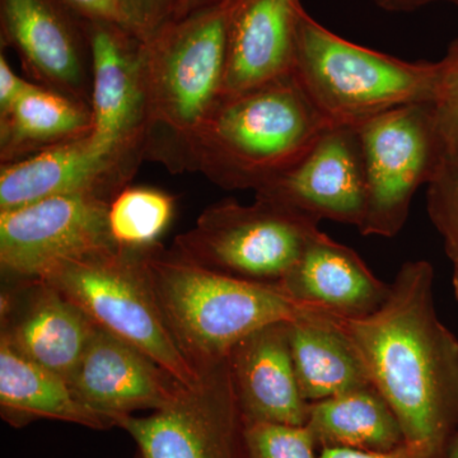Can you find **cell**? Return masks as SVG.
I'll list each match as a JSON object with an SVG mask.
<instances>
[{
    "mask_svg": "<svg viewBox=\"0 0 458 458\" xmlns=\"http://www.w3.org/2000/svg\"><path fill=\"white\" fill-rule=\"evenodd\" d=\"M335 319L399 419L405 441L447 458L458 438V339L437 312L432 264L403 262L378 311Z\"/></svg>",
    "mask_w": 458,
    "mask_h": 458,
    "instance_id": "1",
    "label": "cell"
},
{
    "mask_svg": "<svg viewBox=\"0 0 458 458\" xmlns=\"http://www.w3.org/2000/svg\"><path fill=\"white\" fill-rule=\"evenodd\" d=\"M240 0H214L144 41L146 161L192 172V146L222 98L228 32Z\"/></svg>",
    "mask_w": 458,
    "mask_h": 458,
    "instance_id": "2",
    "label": "cell"
},
{
    "mask_svg": "<svg viewBox=\"0 0 458 458\" xmlns=\"http://www.w3.org/2000/svg\"><path fill=\"white\" fill-rule=\"evenodd\" d=\"M330 123L294 74L219 101L192 146V172L258 191L297 164Z\"/></svg>",
    "mask_w": 458,
    "mask_h": 458,
    "instance_id": "3",
    "label": "cell"
},
{
    "mask_svg": "<svg viewBox=\"0 0 458 458\" xmlns=\"http://www.w3.org/2000/svg\"><path fill=\"white\" fill-rule=\"evenodd\" d=\"M146 261L168 330L198 375L225 360L234 344L256 328L307 311L279 286L222 276L159 242L148 247Z\"/></svg>",
    "mask_w": 458,
    "mask_h": 458,
    "instance_id": "4",
    "label": "cell"
},
{
    "mask_svg": "<svg viewBox=\"0 0 458 458\" xmlns=\"http://www.w3.org/2000/svg\"><path fill=\"white\" fill-rule=\"evenodd\" d=\"M439 62H406L354 44L301 18L294 77L333 126L358 128L394 108L432 102Z\"/></svg>",
    "mask_w": 458,
    "mask_h": 458,
    "instance_id": "5",
    "label": "cell"
},
{
    "mask_svg": "<svg viewBox=\"0 0 458 458\" xmlns=\"http://www.w3.org/2000/svg\"><path fill=\"white\" fill-rule=\"evenodd\" d=\"M147 250L96 247L55 262L40 280L80 307L98 327L146 352L189 387L199 375L181 354L157 302Z\"/></svg>",
    "mask_w": 458,
    "mask_h": 458,
    "instance_id": "6",
    "label": "cell"
},
{
    "mask_svg": "<svg viewBox=\"0 0 458 458\" xmlns=\"http://www.w3.org/2000/svg\"><path fill=\"white\" fill-rule=\"evenodd\" d=\"M318 231V222L282 205L258 198L251 205L225 199L174 238L172 249L222 276L279 286Z\"/></svg>",
    "mask_w": 458,
    "mask_h": 458,
    "instance_id": "7",
    "label": "cell"
},
{
    "mask_svg": "<svg viewBox=\"0 0 458 458\" xmlns=\"http://www.w3.org/2000/svg\"><path fill=\"white\" fill-rule=\"evenodd\" d=\"M92 50L89 155L126 188L146 161L144 41L125 27L87 20Z\"/></svg>",
    "mask_w": 458,
    "mask_h": 458,
    "instance_id": "8",
    "label": "cell"
},
{
    "mask_svg": "<svg viewBox=\"0 0 458 458\" xmlns=\"http://www.w3.org/2000/svg\"><path fill=\"white\" fill-rule=\"evenodd\" d=\"M367 181L363 236L393 238L408 221L412 199L442 165L430 102L394 108L355 128Z\"/></svg>",
    "mask_w": 458,
    "mask_h": 458,
    "instance_id": "9",
    "label": "cell"
},
{
    "mask_svg": "<svg viewBox=\"0 0 458 458\" xmlns=\"http://www.w3.org/2000/svg\"><path fill=\"white\" fill-rule=\"evenodd\" d=\"M144 458H247L246 423L227 358L199 372L198 381L148 417L117 424Z\"/></svg>",
    "mask_w": 458,
    "mask_h": 458,
    "instance_id": "10",
    "label": "cell"
},
{
    "mask_svg": "<svg viewBox=\"0 0 458 458\" xmlns=\"http://www.w3.org/2000/svg\"><path fill=\"white\" fill-rule=\"evenodd\" d=\"M113 200L86 192L55 195L0 212V267L22 282L96 247L116 245L108 229Z\"/></svg>",
    "mask_w": 458,
    "mask_h": 458,
    "instance_id": "11",
    "label": "cell"
},
{
    "mask_svg": "<svg viewBox=\"0 0 458 458\" xmlns=\"http://www.w3.org/2000/svg\"><path fill=\"white\" fill-rule=\"evenodd\" d=\"M2 47L14 49L31 82L90 105L87 18L65 0H0Z\"/></svg>",
    "mask_w": 458,
    "mask_h": 458,
    "instance_id": "12",
    "label": "cell"
},
{
    "mask_svg": "<svg viewBox=\"0 0 458 458\" xmlns=\"http://www.w3.org/2000/svg\"><path fill=\"white\" fill-rule=\"evenodd\" d=\"M255 198L318 223L328 219L360 229L367 213V181L355 128L330 126L297 164L255 191Z\"/></svg>",
    "mask_w": 458,
    "mask_h": 458,
    "instance_id": "13",
    "label": "cell"
},
{
    "mask_svg": "<svg viewBox=\"0 0 458 458\" xmlns=\"http://www.w3.org/2000/svg\"><path fill=\"white\" fill-rule=\"evenodd\" d=\"M68 385L83 405L116 427L134 412L164 409L185 387L146 352L98 325Z\"/></svg>",
    "mask_w": 458,
    "mask_h": 458,
    "instance_id": "14",
    "label": "cell"
},
{
    "mask_svg": "<svg viewBox=\"0 0 458 458\" xmlns=\"http://www.w3.org/2000/svg\"><path fill=\"white\" fill-rule=\"evenodd\" d=\"M2 295V333L23 357L68 381L96 325L73 302L44 280H22Z\"/></svg>",
    "mask_w": 458,
    "mask_h": 458,
    "instance_id": "15",
    "label": "cell"
},
{
    "mask_svg": "<svg viewBox=\"0 0 458 458\" xmlns=\"http://www.w3.org/2000/svg\"><path fill=\"white\" fill-rule=\"evenodd\" d=\"M291 321L256 328L227 355L229 375L245 423L306 427L310 403L303 399L291 351Z\"/></svg>",
    "mask_w": 458,
    "mask_h": 458,
    "instance_id": "16",
    "label": "cell"
},
{
    "mask_svg": "<svg viewBox=\"0 0 458 458\" xmlns=\"http://www.w3.org/2000/svg\"><path fill=\"white\" fill-rule=\"evenodd\" d=\"M304 12L301 0L238 2L229 26L222 98L293 75Z\"/></svg>",
    "mask_w": 458,
    "mask_h": 458,
    "instance_id": "17",
    "label": "cell"
},
{
    "mask_svg": "<svg viewBox=\"0 0 458 458\" xmlns=\"http://www.w3.org/2000/svg\"><path fill=\"white\" fill-rule=\"evenodd\" d=\"M279 288L303 309L358 319L384 306L391 284L377 278L351 247L318 231Z\"/></svg>",
    "mask_w": 458,
    "mask_h": 458,
    "instance_id": "18",
    "label": "cell"
},
{
    "mask_svg": "<svg viewBox=\"0 0 458 458\" xmlns=\"http://www.w3.org/2000/svg\"><path fill=\"white\" fill-rule=\"evenodd\" d=\"M295 376L309 403L372 386L366 364L336 319L307 310L289 324Z\"/></svg>",
    "mask_w": 458,
    "mask_h": 458,
    "instance_id": "19",
    "label": "cell"
},
{
    "mask_svg": "<svg viewBox=\"0 0 458 458\" xmlns=\"http://www.w3.org/2000/svg\"><path fill=\"white\" fill-rule=\"evenodd\" d=\"M123 189L81 140L25 161L0 165V212L55 195L86 192L114 200Z\"/></svg>",
    "mask_w": 458,
    "mask_h": 458,
    "instance_id": "20",
    "label": "cell"
},
{
    "mask_svg": "<svg viewBox=\"0 0 458 458\" xmlns=\"http://www.w3.org/2000/svg\"><path fill=\"white\" fill-rule=\"evenodd\" d=\"M0 415L14 428L38 419L95 430L116 427L111 419L83 405L66 379L23 357L4 340H0Z\"/></svg>",
    "mask_w": 458,
    "mask_h": 458,
    "instance_id": "21",
    "label": "cell"
},
{
    "mask_svg": "<svg viewBox=\"0 0 458 458\" xmlns=\"http://www.w3.org/2000/svg\"><path fill=\"white\" fill-rule=\"evenodd\" d=\"M93 128L92 108L38 83L0 113V165L25 161L81 140Z\"/></svg>",
    "mask_w": 458,
    "mask_h": 458,
    "instance_id": "22",
    "label": "cell"
},
{
    "mask_svg": "<svg viewBox=\"0 0 458 458\" xmlns=\"http://www.w3.org/2000/svg\"><path fill=\"white\" fill-rule=\"evenodd\" d=\"M306 427L318 450L390 451L406 442L399 419L373 385L310 403Z\"/></svg>",
    "mask_w": 458,
    "mask_h": 458,
    "instance_id": "23",
    "label": "cell"
},
{
    "mask_svg": "<svg viewBox=\"0 0 458 458\" xmlns=\"http://www.w3.org/2000/svg\"><path fill=\"white\" fill-rule=\"evenodd\" d=\"M174 205V198L162 190L123 189L108 207V229L114 242L128 249L157 245L170 227Z\"/></svg>",
    "mask_w": 458,
    "mask_h": 458,
    "instance_id": "24",
    "label": "cell"
},
{
    "mask_svg": "<svg viewBox=\"0 0 458 458\" xmlns=\"http://www.w3.org/2000/svg\"><path fill=\"white\" fill-rule=\"evenodd\" d=\"M442 63L441 80L430 102L434 132L441 150V167L458 161V38L452 41Z\"/></svg>",
    "mask_w": 458,
    "mask_h": 458,
    "instance_id": "25",
    "label": "cell"
},
{
    "mask_svg": "<svg viewBox=\"0 0 458 458\" xmlns=\"http://www.w3.org/2000/svg\"><path fill=\"white\" fill-rule=\"evenodd\" d=\"M427 209L458 280V161L443 165L428 183Z\"/></svg>",
    "mask_w": 458,
    "mask_h": 458,
    "instance_id": "26",
    "label": "cell"
},
{
    "mask_svg": "<svg viewBox=\"0 0 458 458\" xmlns=\"http://www.w3.org/2000/svg\"><path fill=\"white\" fill-rule=\"evenodd\" d=\"M247 458H318L307 427L246 423Z\"/></svg>",
    "mask_w": 458,
    "mask_h": 458,
    "instance_id": "27",
    "label": "cell"
},
{
    "mask_svg": "<svg viewBox=\"0 0 458 458\" xmlns=\"http://www.w3.org/2000/svg\"><path fill=\"white\" fill-rule=\"evenodd\" d=\"M126 29L148 41L174 18L179 0H119Z\"/></svg>",
    "mask_w": 458,
    "mask_h": 458,
    "instance_id": "28",
    "label": "cell"
},
{
    "mask_svg": "<svg viewBox=\"0 0 458 458\" xmlns=\"http://www.w3.org/2000/svg\"><path fill=\"white\" fill-rule=\"evenodd\" d=\"M318 458H442L427 445L405 442L390 451H360L352 448H322Z\"/></svg>",
    "mask_w": 458,
    "mask_h": 458,
    "instance_id": "29",
    "label": "cell"
},
{
    "mask_svg": "<svg viewBox=\"0 0 458 458\" xmlns=\"http://www.w3.org/2000/svg\"><path fill=\"white\" fill-rule=\"evenodd\" d=\"M65 2L87 20L114 23L126 29L125 17H123L119 0H65Z\"/></svg>",
    "mask_w": 458,
    "mask_h": 458,
    "instance_id": "30",
    "label": "cell"
},
{
    "mask_svg": "<svg viewBox=\"0 0 458 458\" xmlns=\"http://www.w3.org/2000/svg\"><path fill=\"white\" fill-rule=\"evenodd\" d=\"M31 83V81L23 80L14 73L4 55V50H2L0 53V113L7 111Z\"/></svg>",
    "mask_w": 458,
    "mask_h": 458,
    "instance_id": "31",
    "label": "cell"
},
{
    "mask_svg": "<svg viewBox=\"0 0 458 458\" xmlns=\"http://www.w3.org/2000/svg\"><path fill=\"white\" fill-rule=\"evenodd\" d=\"M436 2H447V0H375L379 8L387 12H412Z\"/></svg>",
    "mask_w": 458,
    "mask_h": 458,
    "instance_id": "32",
    "label": "cell"
},
{
    "mask_svg": "<svg viewBox=\"0 0 458 458\" xmlns=\"http://www.w3.org/2000/svg\"><path fill=\"white\" fill-rule=\"evenodd\" d=\"M212 2H214V0H179V4H177L174 18L182 16V14L188 13V12L192 11V9H197L201 7V5ZM174 18H172V20H174Z\"/></svg>",
    "mask_w": 458,
    "mask_h": 458,
    "instance_id": "33",
    "label": "cell"
},
{
    "mask_svg": "<svg viewBox=\"0 0 458 458\" xmlns=\"http://www.w3.org/2000/svg\"><path fill=\"white\" fill-rule=\"evenodd\" d=\"M447 458H458V438L454 441V445H452Z\"/></svg>",
    "mask_w": 458,
    "mask_h": 458,
    "instance_id": "34",
    "label": "cell"
},
{
    "mask_svg": "<svg viewBox=\"0 0 458 458\" xmlns=\"http://www.w3.org/2000/svg\"><path fill=\"white\" fill-rule=\"evenodd\" d=\"M452 283H454V297H456L458 302V280H452Z\"/></svg>",
    "mask_w": 458,
    "mask_h": 458,
    "instance_id": "35",
    "label": "cell"
},
{
    "mask_svg": "<svg viewBox=\"0 0 458 458\" xmlns=\"http://www.w3.org/2000/svg\"><path fill=\"white\" fill-rule=\"evenodd\" d=\"M447 2L452 3V4L456 5V7L458 8V0H447Z\"/></svg>",
    "mask_w": 458,
    "mask_h": 458,
    "instance_id": "36",
    "label": "cell"
},
{
    "mask_svg": "<svg viewBox=\"0 0 458 458\" xmlns=\"http://www.w3.org/2000/svg\"><path fill=\"white\" fill-rule=\"evenodd\" d=\"M135 458H144L143 456H141V454H140V452H138V454L137 456H135Z\"/></svg>",
    "mask_w": 458,
    "mask_h": 458,
    "instance_id": "37",
    "label": "cell"
}]
</instances>
